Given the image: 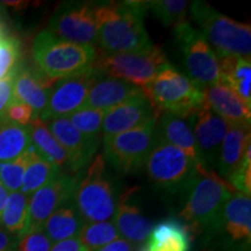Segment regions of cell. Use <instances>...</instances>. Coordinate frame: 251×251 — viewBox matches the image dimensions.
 Returning a JSON list of instances; mask_svg holds the SVG:
<instances>
[{
	"label": "cell",
	"instance_id": "cell-9",
	"mask_svg": "<svg viewBox=\"0 0 251 251\" xmlns=\"http://www.w3.org/2000/svg\"><path fill=\"white\" fill-rule=\"evenodd\" d=\"M146 172L156 186L171 193L186 191L196 175L197 164L183 151L156 135V141L146 161Z\"/></svg>",
	"mask_w": 251,
	"mask_h": 251
},
{
	"label": "cell",
	"instance_id": "cell-11",
	"mask_svg": "<svg viewBox=\"0 0 251 251\" xmlns=\"http://www.w3.org/2000/svg\"><path fill=\"white\" fill-rule=\"evenodd\" d=\"M93 1H65L56 8L48 23L52 35L67 42L96 47L97 21Z\"/></svg>",
	"mask_w": 251,
	"mask_h": 251
},
{
	"label": "cell",
	"instance_id": "cell-16",
	"mask_svg": "<svg viewBox=\"0 0 251 251\" xmlns=\"http://www.w3.org/2000/svg\"><path fill=\"white\" fill-rule=\"evenodd\" d=\"M153 118H158V114L141 91L106 112L101 126V139L134 129Z\"/></svg>",
	"mask_w": 251,
	"mask_h": 251
},
{
	"label": "cell",
	"instance_id": "cell-32",
	"mask_svg": "<svg viewBox=\"0 0 251 251\" xmlns=\"http://www.w3.org/2000/svg\"><path fill=\"white\" fill-rule=\"evenodd\" d=\"M77 238L90 251H97L100 248L120 238V235L113 221H103L84 224Z\"/></svg>",
	"mask_w": 251,
	"mask_h": 251
},
{
	"label": "cell",
	"instance_id": "cell-15",
	"mask_svg": "<svg viewBox=\"0 0 251 251\" xmlns=\"http://www.w3.org/2000/svg\"><path fill=\"white\" fill-rule=\"evenodd\" d=\"M188 119L196 139L200 165L214 171L218 165L222 141L230 125L207 107H203L201 111Z\"/></svg>",
	"mask_w": 251,
	"mask_h": 251
},
{
	"label": "cell",
	"instance_id": "cell-33",
	"mask_svg": "<svg viewBox=\"0 0 251 251\" xmlns=\"http://www.w3.org/2000/svg\"><path fill=\"white\" fill-rule=\"evenodd\" d=\"M107 111L84 107L69 115V120L81 134L92 139H101V126Z\"/></svg>",
	"mask_w": 251,
	"mask_h": 251
},
{
	"label": "cell",
	"instance_id": "cell-39",
	"mask_svg": "<svg viewBox=\"0 0 251 251\" xmlns=\"http://www.w3.org/2000/svg\"><path fill=\"white\" fill-rule=\"evenodd\" d=\"M17 70L0 80V121L5 120L7 107L14 99V79Z\"/></svg>",
	"mask_w": 251,
	"mask_h": 251
},
{
	"label": "cell",
	"instance_id": "cell-37",
	"mask_svg": "<svg viewBox=\"0 0 251 251\" xmlns=\"http://www.w3.org/2000/svg\"><path fill=\"white\" fill-rule=\"evenodd\" d=\"M35 119H37V117L33 108L29 107L25 102H21L15 99H13V101L9 103L5 114V120L13 122L15 125L24 126V127L29 126Z\"/></svg>",
	"mask_w": 251,
	"mask_h": 251
},
{
	"label": "cell",
	"instance_id": "cell-35",
	"mask_svg": "<svg viewBox=\"0 0 251 251\" xmlns=\"http://www.w3.org/2000/svg\"><path fill=\"white\" fill-rule=\"evenodd\" d=\"M21 42L15 36L0 37V80L20 67Z\"/></svg>",
	"mask_w": 251,
	"mask_h": 251
},
{
	"label": "cell",
	"instance_id": "cell-6",
	"mask_svg": "<svg viewBox=\"0 0 251 251\" xmlns=\"http://www.w3.org/2000/svg\"><path fill=\"white\" fill-rule=\"evenodd\" d=\"M191 15L216 56L244 57L251 55V27L219 13L205 1L191 2Z\"/></svg>",
	"mask_w": 251,
	"mask_h": 251
},
{
	"label": "cell",
	"instance_id": "cell-10",
	"mask_svg": "<svg viewBox=\"0 0 251 251\" xmlns=\"http://www.w3.org/2000/svg\"><path fill=\"white\" fill-rule=\"evenodd\" d=\"M174 34L176 43L183 55L187 77L202 89L219 83L221 76L220 59L201 31L187 21L175 27Z\"/></svg>",
	"mask_w": 251,
	"mask_h": 251
},
{
	"label": "cell",
	"instance_id": "cell-45",
	"mask_svg": "<svg viewBox=\"0 0 251 251\" xmlns=\"http://www.w3.org/2000/svg\"><path fill=\"white\" fill-rule=\"evenodd\" d=\"M141 251H150L149 249H147V248H144V249H142Z\"/></svg>",
	"mask_w": 251,
	"mask_h": 251
},
{
	"label": "cell",
	"instance_id": "cell-18",
	"mask_svg": "<svg viewBox=\"0 0 251 251\" xmlns=\"http://www.w3.org/2000/svg\"><path fill=\"white\" fill-rule=\"evenodd\" d=\"M205 107L227 121L230 126L250 127L251 106L243 101L233 90L221 83L203 89Z\"/></svg>",
	"mask_w": 251,
	"mask_h": 251
},
{
	"label": "cell",
	"instance_id": "cell-42",
	"mask_svg": "<svg viewBox=\"0 0 251 251\" xmlns=\"http://www.w3.org/2000/svg\"><path fill=\"white\" fill-rule=\"evenodd\" d=\"M97 251H134V246L124 238H118Z\"/></svg>",
	"mask_w": 251,
	"mask_h": 251
},
{
	"label": "cell",
	"instance_id": "cell-13",
	"mask_svg": "<svg viewBox=\"0 0 251 251\" xmlns=\"http://www.w3.org/2000/svg\"><path fill=\"white\" fill-rule=\"evenodd\" d=\"M99 71L93 67L76 76L56 80L50 90L46 109L40 120L48 122L52 119L69 117L72 113L84 108L87 94Z\"/></svg>",
	"mask_w": 251,
	"mask_h": 251
},
{
	"label": "cell",
	"instance_id": "cell-17",
	"mask_svg": "<svg viewBox=\"0 0 251 251\" xmlns=\"http://www.w3.org/2000/svg\"><path fill=\"white\" fill-rule=\"evenodd\" d=\"M228 242L249 249L251 241V198L234 191L222 211L218 229Z\"/></svg>",
	"mask_w": 251,
	"mask_h": 251
},
{
	"label": "cell",
	"instance_id": "cell-41",
	"mask_svg": "<svg viewBox=\"0 0 251 251\" xmlns=\"http://www.w3.org/2000/svg\"><path fill=\"white\" fill-rule=\"evenodd\" d=\"M19 237L9 234L0 226V251H17Z\"/></svg>",
	"mask_w": 251,
	"mask_h": 251
},
{
	"label": "cell",
	"instance_id": "cell-8",
	"mask_svg": "<svg viewBox=\"0 0 251 251\" xmlns=\"http://www.w3.org/2000/svg\"><path fill=\"white\" fill-rule=\"evenodd\" d=\"M157 118L140 127L102 139V158L124 175L135 174L146 164L156 141Z\"/></svg>",
	"mask_w": 251,
	"mask_h": 251
},
{
	"label": "cell",
	"instance_id": "cell-12",
	"mask_svg": "<svg viewBox=\"0 0 251 251\" xmlns=\"http://www.w3.org/2000/svg\"><path fill=\"white\" fill-rule=\"evenodd\" d=\"M77 180L78 174L70 175L61 171L48 184L31 194L28 201L26 228L23 235L41 230L52 213L72 200Z\"/></svg>",
	"mask_w": 251,
	"mask_h": 251
},
{
	"label": "cell",
	"instance_id": "cell-3",
	"mask_svg": "<svg viewBox=\"0 0 251 251\" xmlns=\"http://www.w3.org/2000/svg\"><path fill=\"white\" fill-rule=\"evenodd\" d=\"M97 56L96 47L67 42L47 29L40 31L33 42V57L36 67L52 81L89 70Z\"/></svg>",
	"mask_w": 251,
	"mask_h": 251
},
{
	"label": "cell",
	"instance_id": "cell-20",
	"mask_svg": "<svg viewBox=\"0 0 251 251\" xmlns=\"http://www.w3.org/2000/svg\"><path fill=\"white\" fill-rule=\"evenodd\" d=\"M52 84L39 69L20 65L15 74L14 99L33 108L40 118L46 109Z\"/></svg>",
	"mask_w": 251,
	"mask_h": 251
},
{
	"label": "cell",
	"instance_id": "cell-36",
	"mask_svg": "<svg viewBox=\"0 0 251 251\" xmlns=\"http://www.w3.org/2000/svg\"><path fill=\"white\" fill-rule=\"evenodd\" d=\"M227 181L237 192L251 194V144L247 147L242 161Z\"/></svg>",
	"mask_w": 251,
	"mask_h": 251
},
{
	"label": "cell",
	"instance_id": "cell-44",
	"mask_svg": "<svg viewBox=\"0 0 251 251\" xmlns=\"http://www.w3.org/2000/svg\"><path fill=\"white\" fill-rule=\"evenodd\" d=\"M5 35H7V33H6V25L4 23V20H2L1 13H0V37Z\"/></svg>",
	"mask_w": 251,
	"mask_h": 251
},
{
	"label": "cell",
	"instance_id": "cell-25",
	"mask_svg": "<svg viewBox=\"0 0 251 251\" xmlns=\"http://www.w3.org/2000/svg\"><path fill=\"white\" fill-rule=\"evenodd\" d=\"M221 76L219 83L228 86L251 106V61L250 57H224L220 59Z\"/></svg>",
	"mask_w": 251,
	"mask_h": 251
},
{
	"label": "cell",
	"instance_id": "cell-7",
	"mask_svg": "<svg viewBox=\"0 0 251 251\" xmlns=\"http://www.w3.org/2000/svg\"><path fill=\"white\" fill-rule=\"evenodd\" d=\"M171 65L159 46L152 45L141 51L102 54L97 56L93 67L103 75L128 81L142 89L156 78L166 67Z\"/></svg>",
	"mask_w": 251,
	"mask_h": 251
},
{
	"label": "cell",
	"instance_id": "cell-43",
	"mask_svg": "<svg viewBox=\"0 0 251 251\" xmlns=\"http://www.w3.org/2000/svg\"><path fill=\"white\" fill-rule=\"evenodd\" d=\"M9 196V192L7 191L1 181H0V218H1V213L4 211L5 203L7 201V198Z\"/></svg>",
	"mask_w": 251,
	"mask_h": 251
},
{
	"label": "cell",
	"instance_id": "cell-5",
	"mask_svg": "<svg viewBox=\"0 0 251 251\" xmlns=\"http://www.w3.org/2000/svg\"><path fill=\"white\" fill-rule=\"evenodd\" d=\"M72 201L85 224L113 219L117 208V194L101 153L96 155L85 172L78 174Z\"/></svg>",
	"mask_w": 251,
	"mask_h": 251
},
{
	"label": "cell",
	"instance_id": "cell-2",
	"mask_svg": "<svg viewBox=\"0 0 251 251\" xmlns=\"http://www.w3.org/2000/svg\"><path fill=\"white\" fill-rule=\"evenodd\" d=\"M234 191L233 186L215 171L197 164L180 216L191 227L218 231L224 207Z\"/></svg>",
	"mask_w": 251,
	"mask_h": 251
},
{
	"label": "cell",
	"instance_id": "cell-29",
	"mask_svg": "<svg viewBox=\"0 0 251 251\" xmlns=\"http://www.w3.org/2000/svg\"><path fill=\"white\" fill-rule=\"evenodd\" d=\"M30 147L28 127L7 120L0 121V162H9L20 157Z\"/></svg>",
	"mask_w": 251,
	"mask_h": 251
},
{
	"label": "cell",
	"instance_id": "cell-23",
	"mask_svg": "<svg viewBox=\"0 0 251 251\" xmlns=\"http://www.w3.org/2000/svg\"><path fill=\"white\" fill-rule=\"evenodd\" d=\"M250 127L230 126L222 141L218 158V169L220 177L228 180L242 161L247 147L250 144Z\"/></svg>",
	"mask_w": 251,
	"mask_h": 251
},
{
	"label": "cell",
	"instance_id": "cell-34",
	"mask_svg": "<svg viewBox=\"0 0 251 251\" xmlns=\"http://www.w3.org/2000/svg\"><path fill=\"white\" fill-rule=\"evenodd\" d=\"M30 147L20 157L9 162H0V181L9 193L20 191L25 170L29 161Z\"/></svg>",
	"mask_w": 251,
	"mask_h": 251
},
{
	"label": "cell",
	"instance_id": "cell-24",
	"mask_svg": "<svg viewBox=\"0 0 251 251\" xmlns=\"http://www.w3.org/2000/svg\"><path fill=\"white\" fill-rule=\"evenodd\" d=\"M85 222L81 219L72 200L59 207L43 225L42 230L51 243L76 238Z\"/></svg>",
	"mask_w": 251,
	"mask_h": 251
},
{
	"label": "cell",
	"instance_id": "cell-21",
	"mask_svg": "<svg viewBox=\"0 0 251 251\" xmlns=\"http://www.w3.org/2000/svg\"><path fill=\"white\" fill-rule=\"evenodd\" d=\"M139 92L140 87L99 72L89 91L84 107L108 111Z\"/></svg>",
	"mask_w": 251,
	"mask_h": 251
},
{
	"label": "cell",
	"instance_id": "cell-4",
	"mask_svg": "<svg viewBox=\"0 0 251 251\" xmlns=\"http://www.w3.org/2000/svg\"><path fill=\"white\" fill-rule=\"evenodd\" d=\"M141 91L158 115L170 113L188 119L205 107L202 87L172 65L159 72L155 79Z\"/></svg>",
	"mask_w": 251,
	"mask_h": 251
},
{
	"label": "cell",
	"instance_id": "cell-28",
	"mask_svg": "<svg viewBox=\"0 0 251 251\" xmlns=\"http://www.w3.org/2000/svg\"><path fill=\"white\" fill-rule=\"evenodd\" d=\"M59 172L61 170L43 158L30 144L29 161H28L26 170H25L20 192L29 198L37 190L48 184Z\"/></svg>",
	"mask_w": 251,
	"mask_h": 251
},
{
	"label": "cell",
	"instance_id": "cell-22",
	"mask_svg": "<svg viewBox=\"0 0 251 251\" xmlns=\"http://www.w3.org/2000/svg\"><path fill=\"white\" fill-rule=\"evenodd\" d=\"M156 135L183 151L196 164H200L190 119L177 117L170 113H161L157 118Z\"/></svg>",
	"mask_w": 251,
	"mask_h": 251
},
{
	"label": "cell",
	"instance_id": "cell-1",
	"mask_svg": "<svg viewBox=\"0 0 251 251\" xmlns=\"http://www.w3.org/2000/svg\"><path fill=\"white\" fill-rule=\"evenodd\" d=\"M148 1L96 2L97 43L102 54L146 50L152 46L144 27Z\"/></svg>",
	"mask_w": 251,
	"mask_h": 251
},
{
	"label": "cell",
	"instance_id": "cell-14",
	"mask_svg": "<svg viewBox=\"0 0 251 251\" xmlns=\"http://www.w3.org/2000/svg\"><path fill=\"white\" fill-rule=\"evenodd\" d=\"M46 124L67 153L69 171L76 175L86 169L96 157L100 140L81 134L68 117L52 119Z\"/></svg>",
	"mask_w": 251,
	"mask_h": 251
},
{
	"label": "cell",
	"instance_id": "cell-27",
	"mask_svg": "<svg viewBox=\"0 0 251 251\" xmlns=\"http://www.w3.org/2000/svg\"><path fill=\"white\" fill-rule=\"evenodd\" d=\"M146 243L150 250L164 248L171 251H188L191 247L188 230L177 220H165L153 226Z\"/></svg>",
	"mask_w": 251,
	"mask_h": 251
},
{
	"label": "cell",
	"instance_id": "cell-19",
	"mask_svg": "<svg viewBox=\"0 0 251 251\" xmlns=\"http://www.w3.org/2000/svg\"><path fill=\"white\" fill-rule=\"evenodd\" d=\"M135 188L122 194L117 203L113 224L121 238L133 244L147 242L152 230V222L142 214L140 207L130 200Z\"/></svg>",
	"mask_w": 251,
	"mask_h": 251
},
{
	"label": "cell",
	"instance_id": "cell-40",
	"mask_svg": "<svg viewBox=\"0 0 251 251\" xmlns=\"http://www.w3.org/2000/svg\"><path fill=\"white\" fill-rule=\"evenodd\" d=\"M50 251H90L86 247L80 243L78 238H70V240L62 241L52 244Z\"/></svg>",
	"mask_w": 251,
	"mask_h": 251
},
{
	"label": "cell",
	"instance_id": "cell-31",
	"mask_svg": "<svg viewBox=\"0 0 251 251\" xmlns=\"http://www.w3.org/2000/svg\"><path fill=\"white\" fill-rule=\"evenodd\" d=\"M191 2L186 0H153L148 1V9L166 27H177L187 23Z\"/></svg>",
	"mask_w": 251,
	"mask_h": 251
},
{
	"label": "cell",
	"instance_id": "cell-30",
	"mask_svg": "<svg viewBox=\"0 0 251 251\" xmlns=\"http://www.w3.org/2000/svg\"><path fill=\"white\" fill-rule=\"evenodd\" d=\"M29 198L21 193L11 192L0 218V226L14 236H23L27 222Z\"/></svg>",
	"mask_w": 251,
	"mask_h": 251
},
{
	"label": "cell",
	"instance_id": "cell-38",
	"mask_svg": "<svg viewBox=\"0 0 251 251\" xmlns=\"http://www.w3.org/2000/svg\"><path fill=\"white\" fill-rule=\"evenodd\" d=\"M51 247V241L41 229L19 237L17 251H50Z\"/></svg>",
	"mask_w": 251,
	"mask_h": 251
},
{
	"label": "cell",
	"instance_id": "cell-26",
	"mask_svg": "<svg viewBox=\"0 0 251 251\" xmlns=\"http://www.w3.org/2000/svg\"><path fill=\"white\" fill-rule=\"evenodd\" d=\"M27 127L29 130L30 144L35 148L36 151L61 171L65 168L68 169L67 153L51 134V131L49 130L46 122L41 121L37 118Z\"/></svg>",
	"mask_w": 251,
	"mask_h": 251
}]
</instances>
